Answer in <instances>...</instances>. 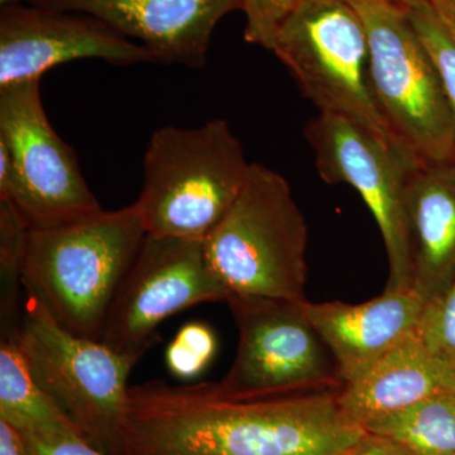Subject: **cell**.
Returning <instances> with one entry per match:
<instances>
[{
    "instance_id": "7a4b0ae2",
    "label": "cell",
    "mask_w": 455,
    "mask_h": 455,
    "mask_svg": "<svg viewBox=\"0 0 455 455\" xmlns=\"http://www.w3.org/2000/svg\"><path fill=\"white\" fill-rule=\"evenodd\" d=\"M147 235L133 205L29 230L22 286L71 333L100 340L110 305Z\"/></svg>"
},
{
    "instance_id": "5b68a950",
    "label": "cell",
    "mask_w": 455,
    "mask_h": 455,
    "mask_svg": "<svg viewBox=\"0 0 455 455\" xmlns=\"http://www.w3.org/2000/svg\"><path fill=\"white\" fill-rule=\"evenodd\" d=\"M18 339L33 376L83 438L101 453L123 455L128 379L140 359L71 333L29 293Z\"/></svg>"
},
{
    "instance_id": "f546056e",
    "label": "cell",
    "mask_w": 455,
    "mask_h": 455,
    "mask_svg": "<svg viewBox=\"0 0 455 455\" xmlns=\"http://www.w3.org/2000/svg\"><path fill=\"white\" fill-rule=\"evenodd\" d=\"M341 2L349 3V4H355V3L364 2V0H341Z\"/></svg>"
},
{
    "instance_id": "5bb4252c",
    "label": "cell",
    "mask_w": 455,
    "mask_h": 455,
    "mask_svg": "<svg viewBox=\"0 0 455 455\" xmlns=\"http://www.w3.org/2000/svg\"><path fill=\"white\" fill-rule=\"evenodd\" d=\"M344 385L418 331L424 302L412 290H383L361 304L304 301Z\"/></svg>"
},
{
    "instance_id": "d6986e66",
    "label": "cell",
    "mask_w": 455,
    "mask_h": 455,
    "mask_svg": "<svg viewBox=\"0 0 455 455\" xmlns=\"http://www.w3.org/2000/svg\"><path fill=\"white\" fill-rule=\"evenodd\" d=\"M29 228L8 200L0 199V274H2V329H18V292L22 284Z\"/></svg>"
},
{
    "instance_id": "52a82bcc",
    "label": "cell",
    "mask_w": 455,
    "mask_h": 455,
    "mask_svg": "<svg viewBox=\"0 0 455 455\" xmlns=\"http://www.w3.org/2000/svg\"><path fill=\"white\" fill-rule=\"evenodd\" d=\"M272 52L319 113L347 119L403 152L374 99L366 27L352 4L305 0L281 26Z\"/></svg>"
},
{
    "instance_id": "e0dca14e",
    "label": "cell",
    "mask_w": 455,
    "mask_h": 455,
    "mask_svg": "<svg viewBox=\"0 0 455 455\" xmlns=\"http://www.w3.org/2000/svg\"><path fill=\"white\" fill-rule=\"evenodd\" d=\"M18 338L0 340V420L22 436L82 435L33 376Z\"/></svg>"
},
{
    "instance_id": "83f0119b",
    "label": "cell",
    "mask_w": 455,
    "mask_h": 455,
    "mask_svg": "<svg viewBox=\"0 0 455 455\" xmlns=\"http://www.w3.org/2000/svg\"><path fill=\"white\" fill-rule=\"evenodd\" d=\"M391 2L398 5V7L410 9L418 7V5L420 4H425V3H427V0H391Z\"/></svg>"
},
{
    "instance_id": "6da1fadb",
    "label": "cell",
    "mask_w": 455,
    "mask_h": 455,
    "mask_svg": "<svg viewBox=\"0 0 455 455\" xmlns=\"http://www.w3.org/2000/svg\"><path fill=\"white\" fill-rule=\"evenodd\" d=\"M338 391L238 398L214 382L133 385L123 455H339L366 430L341 414Z\"/></svg>"
},
{
    "instance_id": "ffe728a7",
    "label": "cell",
    "mask_w": 455,
    "mask_h": 455,
    "mask_svg": "<svg viewBox=\"0 0 455 455\" xmlns=\"http://www.w3.org/2000/svg\"><path fill=\"white\" fill-rule=\"evenodd\" d=\"M405 11L438 68L455 124V36L440 22L427 3Z\"/></svg>"
},
{
    "instance_id": "ba28073f",
    "label": "cell",
    "mask_w": 455,
    "mask_h": 455,
    "mask_svg": "<svg viewBox=\"0 0 455 455\" xmlns=\"http://www.w3.org/2000/svg\"><path fill=\"white\" fill-rule=\"evenodd\" d=\"M0 199L29 229H53L103 212L73 148L53 130L40 80L0 89Z\"/></svg>"
},
{
    "instance_id": "30bf717a",
    "label": "cell",
    "mask_w": 455,
    "mask_h": 455,
    "mask_svg": "<svg viewBox=\"0 0 455 455\" xmlns=\"http://www.w3.org/2000/svg\"><path fill=\"white\" fill-rule=\"evenodd\" d=\"M228 296L203 242L147 235L110 305L100 341L140 361L167 317L204 302L227 301Z\"/></svg>"
},
{
    "instance_id": "8992f818",
    "label": "cell",
    "mask_w": 455,
    "mask_h": 455,
    "mask_svg": "<svg viewBox=\"0 0 455 455\" xmlns=\"http://www.w3.org/2000/svg\"><path fill=\"white\" fill-rule=\"evenodd\" d=\"M366 27L371 85L403 154L415 164L455 163V124L433 59L391 0L355 3Z\"/></svg>"
},
{
    "instance_id": "44dd1931",
    "label": "cell",
    "mask_w": 455,
    "mask_h": 455,
    "mask_svg": "<svg viewBox=\"0 0 455 455\" xmlns=\"http://www.w3.org/2000/svg\"><path fill=\"white\" fill-rule=\"evenodd\" d=\"M217 350V339L208 325L190 323L171 341L166 352L167 368L182 379H190L203 372Z\"/></svg>"
},
{
    "instance_id": "ac0fdd59",
    "label": "cell",
    "mask_w": 455,
    "mask_h": 455,
    "mask_svg": "<svg viewBox=\"0 0 455 455\" xmlns=\"http://www.w3.org/2000/svg\"><path fill=\"white\" fill-rule=\"evenodd\" d=\"M366 431L395 440L412 455H455V392L386 416Z\"/></svg>"
},
{
    "instance_id": "3957f363",
    "label": "cell",
    "mask_w": 455,
    "mask_h": 455,
    "mask_svg": "<svg viewBox=\"0 0 455 455\" xmlns=\"http://www.w3.org/2000/svg\"><path fill=\"white\" fill-rule=\"evenodd\" d=\"M251 164L229 123L166 125L152 134L132 204L148 235L203 242L238 199Z\"/></svg>"
},
{
    "instance_id": "8fae6325",
    "label": "cell",
    "mask_w": 455,
    "mask_h": 455,
    "mask_svg": "<svg viewBox=\"0 0 455 455\" xmlns=\"http://www.w3.org/2000/svg\"><path fill=\"white\" fill-rule=\"evenodd\" d=\"M305 137L317 172L328 184L358 191L381 232L388 259L386 289L411 290L405 190L414 161L340 116L319 113L307 122Z\"/></svg>"
},
{
    "instance_id": "f1b7e54d",
    "label": "cell",
    "mask_w": 455,
    "mask_h": 455,
    "mask_svg": "<svg viewBox=\"0 0 455 455\" xmlns=\"http://www.w3.org/2000/svg\"><path fill=\"white\" fill-rule=\"evenodd\" d=\"M25 2V0H0V5L11 4V3Z\"/></svg>"
},
{
    "instance_id": "7c38bea8",
    "label": "cell",
    "mask_w": 455,
    "mask_h": 455,
    "mask_svg": "<svg viewBox=\"0 0 455 455\" xmlns=\"http://www.w3.org/2000/svg\"><path fill=\"white\" fill-rule=\"evenodd\" d=\"M128 66L158 64L145 46L89 14L23 4L0 9V89L36 82L55 66L77 60Z\"/></svg>"
},
{
    "instance_id": "cb8c5ba5",
    "label": "cell",
    "mask_w": 455,
    "mask_h": 455,
    "mask_svg": "<svg viewBox=\"0 0 455 455\" xmlns=\"http://www.w3.org/2000/svg\"><path fill=\"white\" fill-rule=\"evenodd\" d=\"M22 439L28 455H106L89 444L79 434L22 436Z\"/></svg>"
},
{
    "instance_id": "9c48e42d",
    "label": "cell",
    "mask_w": 455,
    "mask_h": 455,
    "mask_svg": "<svg viewBox=\"0 0 455 455\" xmlns=\"http://www.w3.org/2000/svg\"><path fill=\"white\" fill-rule=\"evenodd\" d=\"M304 301L228 296L238 346L229 371L214 382L218 391L247 398L343 387L328 347L305 313Z\"/></svg>"
},
{
    "instance_id": "2e32d148",
    "label": "cell",
    "mask_w": 455,
    "mask_h": 455,
    "mask_svg": "<svg viewBox=\"0 0 455 455\" xmlns=\"http://www.w3.org/2000/svg\"><path fill=\"white\" fill-rule=\"evenodd\" d=\"M455 392V371L434 355L418 331L338 391L341 414L366 430L420 401Z\"/></svg>"
},
{
    "instance_id": "d4e9b609",
    "label": "cell",
    "mask_w": 455,
    "mask_h": 455,
    "mask_svg": "<svg viewBox=\"0 0 455 455\" xmlns=\"http://www.w3.org/2000/svg\"><path fill=\"white\" fill-rule=\"evenodd\" d=\"M339 455H412L397 442L366 431L361 439Z\"/></svg>"
},
{
    "instance_id": "603a6c76",
    "label": "cell",
    "mask_w": 455,
    "mask_h": 455,
    "mask_svg": "<svg viewBox=\"0 0 455 455\" xmlns=\"http://www.w3.org/2000/svg\"><path fill=\"white\" fill-rule=\"evenodd\" d=\"M305 0H241L244 40L272 51L281 26Z\"/></svg>"
},
{
    "instance_id": "9a60e30c",
    "label": "cell",
    "mask_w": 455,
    "mask_h": 455,
    "mask_svg": "<svg viewBox=\"0 0 455 455\" xmlns=\"http://www.w3.org/2000/svg\"><path fill=\"white\" fill-rule=\"evenodd\" d=\"M405 215L410 286L427 304L455 280V163L411 167Z\"/></svg>"
},
{
    "instance_id": "4316f807",
    "label": "cell",
    "mask_w": 455,
    "mask_h": 455,
    "mask_svg": "<svg viewBox=\"0 0 455 455\" xmlns=\"http://www.w3.org/2000/svg\"><path fill=\"white\" fill-rule=\"evenodd\" d=\"M436 18L455 36V0H427Z\"/></svg>"
},
{
    "instance_id": "7402d4cb",
    "label": "cell",
    "mask_w": 455,
    "mask_h": 455,
    "mask_svg": "<svg viewBox=\"0 0 455 455\" xmlns=\"http://www.w3.org/2000/svg\"><path fill=\"white\" fill-rule=\"evenodd\" d=\"M418 334L434 355L455 371V280L442 296L424 304Z\"/></svg>"
},
{
    "instance_id": "484cf974",
    "label": "cell",
    "mask_w": 455,
    "mask_h": 455,
    "mask_svg": "<svg viewBox=\"0 0 455 455\" xmlns=\"http://www.w3.org/2000/svg\"><path fill=\"white\" fill-rule=\"evenodd\" d=\"M0 455H28L20 434L2 420H0Z\"/></svg>"
},
{
    "instance_id": "4fadbf2b",
    "label": "cell",
    "mask_w": 455,
    "mask_h": 455,
    "mask_svg": "<svg viewBox=\"0 0 455 455\" xmlns=\"http://www.w3.org/2000/svg\"><path fill=\"white\" fill-rule=\"evenodd\" d=\"M51 11L89 14L145 46L158 64L199 70L215 27L241 0H25Z\"/></svg>"
},
{
    "instance_id": "277c9868",
    "label": "cell",
    "mask_w": 455,
    "mask_h": 455,
    "mask_svg": "<svg viewBox=\"0 0 455 455\" xmlns=\"http://www.w3.org/2000/svg\"><path fill=\"white\" fill-rule=\"evenodd\" d=\"M309 229L289 182L259 164L204 252L229 295L304 301Z\"/></svg>"
}]
</instances>
